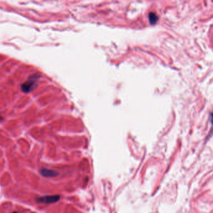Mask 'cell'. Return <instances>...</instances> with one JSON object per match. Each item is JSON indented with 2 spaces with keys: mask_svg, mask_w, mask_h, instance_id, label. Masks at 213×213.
<instances>
[{
  "mask_svg": "<svg viewBox=\"0 0 213 213\" xmlns=\"http://www.w3.org/2000/svg\"><path fill=\"white\" fill-rule=\"evenodd\" d=\"M60 199L59 195H53V196H46L37 199V202L44 204H52L58 201Z\"/></svg>",
  "mask_w": 213,
  "mask_h": 213,
  "instance_id": "1",
  "label": "cell"
},
{
  "mask_svg": "<svg viewBox=\"0 0 213 213\" xmlns=\"http://www.w3.org/2000/svg\"><path fill=\"white\" fill-rule=\"evenodd\" d=\"M149 20L151 24H154L157 22L158 20V17L154 13H150L149 14Z\"/></svg>",
  "mask_w": 213,
  "mask_h": 213,
  "instance_id": "4",
  "label": "cell"
},
{
  "mask_svg": "<svg viewBox=\"0 0 213 213\" xmlns=\"http://www.w3.org/2000/svg\"><path fill=\"white\" fill-rule=\"evenodd\" d=\"M40 173L41 174L42 176L46 177H56L59 175L58 172L52 170H49V169H45V168H43L40 170Z\"/></svg>",
  "mask_w": 213,
  "mask_h": 213,
  "instance_id": "2",
  "label": "cell"
},
{
  "mask_svg": "<svg viewBox=\"0 0 213 213\" xmlns=\"http://www.w3.org/2000/svg\"><path fill=\"white\" fill-rule=\"evenodd\" d=\"M34 80L35 79H31V80L26 81L24 84H23L22 85L23 91H24L25 92L29 91L31 89V87L34 84V83H35Z\"/></svg>",
  "mask_w": 213,
  "mask_h": 213,
  "instance_id": "3",
  "label": "cell"
},
{
  "mask_svg": "<svg viewBox=\"0 0 213 213\" xmlns=\"http://www.w3.org/2000/svg\"><path fill=\"white\" fill-rule=\"evenodd\" d=\"M12 213H18V212H12Z\"/></svg>",
  "mask_w": 213,
  "mask_h": 213,
  "instance_id": "5",
  "label": "cell"
}]
</instances>
